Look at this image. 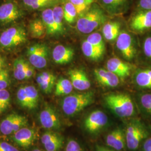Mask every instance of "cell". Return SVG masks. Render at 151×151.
<instances>
[{
    "instance_id": "7",
    "label": "cell",
    "mask_w": 151,
    "mask_h": 151,
    "mask_svg": "<svg viewBox=\"0 0 151 151\" xmlns=\"http://www.w3.org/2000/svg\"><path fill=\"white\" fill-rule=\"evenodd\" d=\"M27 118L21 115L11 114L6 116L0 123V132L4 135H10L27 124Z\"/></svg>"
},
{
    "instance_id": "3",
    "label": "cell",
    "mask_w": 151,
    "mask_h": 151,
    "mask_svg": "<svg viewBox=\"0 0 151 151\" xmlns=\"http://www.w3.org/2000/svg\"><path fill=\"white\" fill-rule=\"evenodd\" d=\"M94 101L93 92L73 93L64 98L62 102V109L66 115L73 116L91 105Z\"/></svg>"
},
{
    "instance_id": "2",
    "label": "cell",
    "mask_w": 151,
    "mask_h": 151,
    "mask_svg": "<svg viewBox=\"0 0 151 151\" xmlns=\"http://www.w3.org/2000/svg\"><path fill=\"white\" fill-rule=\"evenodd\" d=\"M124 132L127 147L132 151L140 148L143 141L151 135L150 127L139 118L131 119Z\"/></svg>"
},
{
    "instance_id": "20",
    "label": "cell",
    "mask_w": 151,
    "mask_h": 151,
    "mask_svg": "<svg viewBox=\"0 0 151 151\" xmlns=\"http://www.w3.org/2000/svg\"><path fill=\"white\" fill-rule=\"evenodd\" d=\"M134 82L139 88L151 90V68L139 69L134 76Z\"/></svg>"
},
{
    "instance_id": "19",
    "label": "cell",
    "mask_w": 151,
    "mask_h": 151,
    "mask_svg": "<svg viewBox=\"0 0 151 151\" xmlns=\"http://www.w3.org/2000/svg\"><path fill=\"white\" fill-rule=\"evenodd\" d=\"M74 54L73 49L63 45H58L53 50L52 57L56 63L64 65L72 60Z\"/></svg>"
},
{
    "instance_id": "21",
    "label": "cell",
    "mask_w": 151,
    "mask_h": 151,
    "mask_svg": "<svg viewBox=\"0 0 151 151\" xmlns=\"http://www.w3.org/2000/svg\"><path fill=\"white\" fill-rule=\"evenodd\" d=\"M55 76L49 72L40 73L37 78L39 86L45 93H49L52 91L55 83Z\"/></svg>"
},
{
    "instance_id": "10",
    "label": "cell",
    "mask_w": 151,
    "mask_h": 151,
    "mask_svg": "<svg viewBox=\"0 0 151 151\" xmlns=\"http://www.w3.org/2000/svg\"><path fill=\"white\" fill-rule=\"evenodd\" d=\"M131 29L137 32H143L151 29V10H139L131 19Z\"/></svg>"
},
{
    "instance_id": "41",
    "label": "cell",
    "mask_w": 151,
    "mask_h": 151,
    "mask_svg": "<svg viewBox=\"0 0 151 151\" xmlns=\"http://www.w3.org/2000/svg\"><path fill=\"white\" fill-rule=\"evenodd\" d=\"M138 7L139 10H151V0H138Z\"/></svg>"
},
{
    "instance_id": "15",
    "label": "cell",
    "mask_w": 151,
    "mask_h": 151,
    "mask_svg": "<svg viewBox=\"0 0 151 151\" xmlns=\"http://www.w3.org/2000/svg\"><path fill=\"white\" fill-rule=\"evenodd\" d=\"M12 139L19 146L27 147L32 145L37 138V133L34 130L23 127L14 133Z\"/></svg>"
},
{
    "instance_id": "8",
    "label": "cell",
    "mask_w": 151,
    "mask_h": 151,
    "mask_svg": "<svg viewBox=\"0 0 151 151\" xmlns=\"http://www.w3.org/2000/svg\"><path fill=\"white\" fill-rule=\"evenodd\" d=\"M29 62L37 68H43L47 65L48 48L43 44H36L27 50Z\"/></svg>"
},
{
    "instance_id": "38",
    "label": "cell",
    "mask_w": 151,
    "mask_h": 151,
    "mask_svg": "<svg viewBox=\"0 0 151 151\" xmlns=\"http://www.w3.org/2000/svg\"><path fill=\"white\" fill-rule=\"evenodd\" d=\"M142 48L145 57L151 62V34H148L145 37Z\"/></svg>"
},
{
    "instance_id": "32",
    "label": "cell",
    "mask_w": 151,
    "mask_h": 151,
    "mask_svg": "<svg viewBox=\"0 0 151 151\" xmlns=\"http://www.w3.org/2000/svg\"><path fill=\"white\" fill-rule=\"evenodd\" d=\"M64 19L65 22L72 23L74 22L76 16L78 15L75 6L70 1L66 2L63 7Z\"/></svg>"
},
{
    "instance_id": "44",
    "label": "cell",
    "mask_w": 151,
    "mask_h": 151,
    "mask_svg": "<svg viewBox=\"0 0 151 151\" xmlns=\"http://www.w3.org/2000/svg\"><path fill=\"white\" fill-rule=\"evenodd\" d=\"M34 74V70L32 67L27 63V66L25 70V80L30 78Z\"/></svg>"
},
{
    "instance_id": "43",
    "label": "cell",
    "mask_w": 151,
    "mask_h": 151,
    "mask_svg": "<svg viewBox=\"0 0 151 151\" xmlns=\"http://www.w3.org/2000/svg\"><path fill=\"white\" fill-rule=\"evenodd\" d=\"M140 151H151V137H149L142 143Z\"/></svg>"
},
{
    "instance_id": "36",
    "label": "cell",
    "mask_w": 151,
    "mask_h": 151,
    "mask_svg": "<svg viewBox=\"0 0 151 151\" xmlns=\"http://www.w3.org/2000/svg\"><path fill=\"white\" fill-rule=\"evenodd\" d=\"M10 103V95L6 89L0 90V114L4 112Z\"/></svg>"
},
{
    "instance_id": "31",
    "label": "cell",
    "mask_w": 151,
    "mask_h": 151,
    "mask_svg": "<svg viewBox=\"0 0 151 151\" xmlns=\"http://www.w3.org/2000/svg\"><path fill=\"white\" fill-rule=\"evenodd\" d=\"M101 1L108 10L112 12L122 10L128 2V0H101Z\"/></svg>"
},
{
    "instance_id": "42",
    "label": "cell",
    "mask_w": 151,
    "mask_h": 151,
    "mask_svg": "<svg viewBox=\"0 0 151 151\" xmlns=\"http://www.w3.org/2000/svg\"><path fill=\"white\" fill-rule=\"evenodd\" d=\"M0 151H20L16 147L5 142H0Z\"/></svg>"
},
{
    "instance_id": "5",
    "label": "cell",
    "mask_w": 151,
    "mask_h": 151,
    "mask_svg": "<svg viewBox=\"0 0 151 151\" xmlns=\"http://www.w3.org/2000/svg\"><path fill=\"white\" fill-rule=\"evenodd\" d=\"M27 34L20 27H12L7 29L0 35V45L5 48L17 47L27 42Z\"/></svg>"
},
{
    "instance_id": "39",
    "label": "cell",
    "mask_w": 151,
    "mask_h": 151,
    "mask_svg": "<svg viewBox=\"0 0 151 151\" xmlns=\"http://www.w3.org/2000/svg\"><path fill=\"white\" fill-rule=\"evenodd\" d=\"M10 83L9 75L7 70H4L0 73V90H5Z\"/></svg>"
},
{
    "instance_id": "13",
    "label": "cell",
    "mask_w": 151,
    "mask_h": 151,
    "mask_svg": "<svg viewBox=\"0 0 151 151\" xmlns=\"http://www.w3.org/2000/svg\"><path fill=\"white\" fill-rule=\"evenodd\" d=\"M22 16L18 7L12 2H7L0 6V22L8 24L14 22Z\"/></svg>"
},
{
    "instance_id": "22",
    "label": "cell",
    "mask_w": 151,
    "mask_h": 151,
    "mask_svg": "<svg viewBox=\"0 0 151 151\" xmlns=\"http://www.w3.org/2000/svg\"><path fill=\"white\" fill-rule=\"evenodd\" d=\"M120 24L118 22H108L103 27L102 32L107 40L112 41L118 38L120 32Z\"/></svg>"
},
{
    "instance_id": "46",
    "label": "cell",
    "mask_w": 151,
    "mask_h": 151,
    "mask_svg": "<svg viewBox=\"0 0 151 151\" xmlns=\"http://www.w3.org/2000/svg\"><path fill=\"white\" fill-rule=\"evenodd\" d=\"M6 67L5 60L1 55H0V73L4 70Z\"/></svg>"
},
{
    "instance_id": "1",
    "label": "cell",
    "mask_w": 151,
    "mask_h": 151,
    "mask_svg": "<svg viewBox=\"0 0 151 151\" xmlns=\"http://www.w3.org/2000/svg\"><path fill=\"white\" fill-rule=\"evenodd\" d=\"M104 100L108 108L119 118H131L137 114L134 103L128 94L110 93L105 96Z\"/></svg>"
},
{
    "instance_id": "11",
    "label": "cell",
    "mask_w": 151,
    "mask_h": 151,
    "mask_svg": "<svg viewBox=\"0 0 151 151\" xmlns=\"http://www.w3.org/2000/svg\"><path fill=\"white\" fill-rule=\"evenodd\" d=\"M39 120L42 126L45 129H59L61 127L58 115L50 106H45L40 112Z\"/></svg>"
},
{
    "instance_id": "33",
    "label": "cell",
    "mask_w": 151,
    "mask_h": 151,
    "mask_svg": "<svg viewBox=\"0 0 151 151\" xmlns=\"http://www.w3.org/2000/svg\"><path fill=\"white\" fill-rule=\"evenodd\" d=\"M24 87L31 104L32 109L37 108L39 101L38 90L33 86H25Z\"/></svg>"
},
{
    "instance_id": "34",
    "label": "cell",
    "mask_w": 151,
    "mask_h": 151,
    "mask_svg": "<svg viewBox=\"0 0 151 151\" xmlns=\"http://www.w3.org/2000/svg\"><path fill=\"white\" fill-rule=\"evenodd\" d=\"M87 42L92 45L105 50V44L103 42V38L101 34L99 32H93L87 38Z\"/></svg>"
},
{
    "instance_id": "37",
    "label": "cell",
    "mask_w": 151,
    "mask_h": 151,
    "mask_svg": "<svg viewBox=\"0 0 151 151\" xmlns=\"http://www.w3.org/2000/svg\"><path fill=\"white\" fill-rule=\"evenodd\" d=\"M95 0H69L76 9L78 14H80L91 5Z\"/></svg>"
},
{
    "instance_id": "29",
    "label": "cell",
    "mask_w": 151,
    "mask_h": 151,
    "mask_svg": "<svg viewBox=\"0 0 151 151\" xmlns=\"http://www.w3.org/2000/svg\"><path fill=\"white\" fill-rule=\"evenodd\" d=\"M62 0H23L24 4L32 9H39L59 4Z\"/></svg>"
},
{
    "instance_id": "17",
    "label": "cell",
    "mask_w": 151,
    "mask_h": 151,
    "mask_svg": "<svg viewBox=\"0 0 151 151\" xmlns=\"http://www.w3.org/2000/svg\"><path fill=\"white\" fill-rule=\"evenodd\" d=\"M94 74L98 82L104 86L115 87L119 85V77L108 70L97 68L94 70Z\"/></svg>"
},
{
    "instance_id": "27",
    "label": "cell",
    "mask_w": 151,
    "mask_h": 151,
    "mask_svg": "<svg viewBox=\"0 0 151 151\" xmlns=\"http://www.w3.org/2000/svg\"><path fill=\"white\" fill-rule=\"evenodd\" d=\"M73 88V86L70 80L61 78L55 83V94L57 96L67 95L72 91Z\"/></svg>"
},
{
    "instance_id": "45",
    "label": "cell",
    "mask_w": 151,
    "mask_h": 151,
    "mask_svg": "<svg viewBox=\"0 0 151 151\" xmlns=\"http://www.w3.org/2000/svg\"><path fill=\"white\" fill-rule=\"evenodd\" d=\"M96 151H116L113 149L108 148L106 147H103V146H100V145H96Z\"/></svg>"
},
{
    "instance_id": "23",
    "label": "cell",
    "mask_w": 151,
    "mask_h": 151,
    "mask_svg": "<svg viewBox=\"0 0 151 151\" xmlns=\"http://www.w3.org/2000/svg\"><path fill=\"white\" fill-rule=\"evenodd\" d=\"M29 32L30 36L34 38L42 39L47 34V27L43 22L39 19L32 21L29 25Z\"/></svg>"
},
{
    "instance_id": "4",
    "label": "cell",
    "mask_w": 151,
    "mask_h": 151,
    "mask_svg": "<svg viewBox=\"0 0 151 151\" xmlns=\"http://www.w3.org/2000/svg\"><path fill=\"white\" fill-rule=\"evenodd\" d=\"M106 20L103 11L97 7H93L81 16L77 22V30L83 34H90L100 27Z\"/></svg>"
},
{
    "instance_id": "14",
    "label": "cell",
    "mask_w": 151,
    "mask_h": 151,
    "mask_svg": "<svg viewBox=\"0 0 151 151\" xmlns=\"http://www.w3.org/2000/svg\"><path fill=\"white\" fill-rule=\"evenodd\" d=\"M73 88L83 91L88 90L91 87V82L83 70L79 69L70 70L68 72Z\"/></svg>"
},
{
    "instance_id": "24",
    "label": "cell",
    "mask_w": 151,
    "mask_h": 151,
    "mask_svg": "<svg viewBox=\"0 0 151 151\" xmlns=\"http://www.w3.org/2000/svg\"><path fill=\"white\" fill-rule=\"evenodd\" d=\"M81 48L83 54L87 58L92 60L100 59L104 52V50L92 45L86 40L83 42Z\"/></svg>"
},
{
    "instance_id": "6",
    "label": "cell",
    "mask_w": 151,
    "mask_h": 151,
    "mask_svg": "<svg viewBox=\"0 0 151 151\" xmlns=\"http://www.w3.org/2000/svg\"><path fill=\"white\" fill-rule=\"evenodd\" d=\"M108 116L100 110H96L89 114L84 120L85 129L90 134H96L108 125Z\"/></svg>"
},
{
    "instance_id": "35",
    "label": "cell",
    "mask_w": 151,
    "mask_h": 151,
    "mask_svg": "<svg viewBox=\"0 0 151 151\" xmlns=\"http://www.w3.org/2000/svg\"><path fill=\"white\" fill-rule=\"evenodd\" d=\"M17 99L19 104L24 108L32 109L31 104L25 90L24 87H21L17 92Z\"/></svg>"
},
{
    "instance_id": "40",
    "label": "cell",
    "mask_w": 151,
    "mask_h": 151,
    "mask_svg": "<svg viewBox=\"0 0 151 151\" xmlns=\"http://www.w3.org/2000/svg\"><path fill=\"white\" fill-rule=\"evenodd\" d=\"M65 151H83L78 142L74 139H70L65 146Z\"/></svg>"
},
{
    "instance_id": "12",
    "label": "cell",
    "mask_w": 151,
    "mask_h": 151,
    "mask_svg": "<svg viewBox=\"0 0 151 151\" xmlns=\"http://www.w3.org/2000/svg\"><path fill=\"white\" fill-rule=\"evenodd\" d=\"M107 146L116 151H123L126 145L125 132L121 128H115L111 131L105 138Z\"/></svg>"
},
{
    "instance_id": "26",
    "label": "cell",
    "mask_w": 151,
    "mask_h": 151,
    "mask_svg": "<svg viewBox=\"0 0 151 151\" xmlns=\"http://www.w3.org/2000/svg\"><path fill=\"white\" fill-rule=\"evenodd\" d=\"M138 101L140 110L146 116L151 119V92H145L138 95Z\"/></svg>"
},
{
    "instance_id": "47",
    "label": "cell",
    "mask_w": 151,
    "mask_h": 151,
    "mask_svg": "<svg viewBox=\"0 0 151 151\" xmlns=\"http://www.w3.org/2000/svg\"><path fill=\"white\" fill-rule=\"evenodd\" d=\"M32 151H42V150H39V149H35V150H34Z\"/></svg>"
},
{
    "instance_id": "28",
    "label": "cell",
    "mask_w": 151,
    "mask_h": 151,
    "mask_svg": "<svg viewBox=\"0 0 151 151\" xmlns=\"http://www.w3.org/2000/svg\"><path fill=\"white\" fill-rule=\"evenodd\" d=\"M27 63L22 58L15 60L14 64V75L16 80L19 81L25 80V70Z\"/></svg>"
},
{
    "instance_id": "16",
    "label": "cell",
    "mask_w": 151,
    "mask_h": 151,
    "mask_svg": "<svg viewBox=\"0 0 151 151\" xmlns=\"http://www.w3.org/2000/svg\"><path fill=\"white\" fill-rule=\"evenodd\" d=\"M41 141L47 151H58L64 142L62 136L52 131L45 132L42 136Z\"/></svg>"
},
{
    "instance_id": "9",
    "label": "cell",
    "mask_w": 151,
    "mask_h": 151,
    "mask_svg": "<svg viewBox=\"0 0 151 151\" xmlns=\"http://www.w3.org/2000/svg\"><path fill=\"white\" fill-rule=\"evenodd\" d=\"M116 47L127 60L133 59L137 53L133 38L128 32H120L116 42Z\"/></svg>"
},
{
    "instance_id": "18",
    "label": "cell",
    "mask_w": 151,
    "mask_h": 151,
    "mask_svg": "<svg viewBox=\"0 0 151 151\" xmlns=\"http://www.w3.org/2000/svg\"><path fill=\"white\" fill-rule=\"evenodd\" d=\"M107 70L112 72L120 78L129 76L132 70L129 64L125 63L118 58H112L106 63Z\"/></svg>"
},
{
    "instance_id": "25",
    "label": "cell",
    "mask_w": 151,
    "mask_h": 151,
    "mask_svg": "<svg viewBox=\"0 0 151 151\" xmlns=\"http://www.w3.org/2000/svg\"><path fill=\"white\" fill-rule=\"evenodd\" d=\"M42 21L45 24L49 35H54L57 34L55 23L54 22L53 9H47L42 14Z\"/></svg>"
},
{
    "instance_id": "30",
    "label": "cell",
    "mask_w": 151,
    "mask_h": 151,
    "mask_svg": "<svg viewBox=\"0 0 151 151\" xmlns=\"http://www.w3.org/2000/svg\"><path fill=\"white\" fill-rule=\"evenodd\" d=\"M54 22L55 23L57 34L62 33L63 31V20L64 19L63 7L60 6H55L53 9Z\"/></svg>"
}]
</instances>
